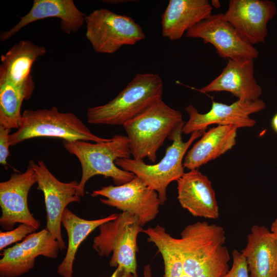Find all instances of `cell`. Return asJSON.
<instances>
[{"mask_svg":"<svg viewBox=\"0 0 277 277\" xmlns=\"http://www.w3.org/2000/svg\"><path fill=\"white\" fill-rule=\"evenodd\" d=\"M211 2L212 7L219 8L220 7V3L219 1L213 0Z\"/></svg>","mask_w":277,"mask_h":277,"instance_id":"35","label":"cell"},{"mask_svg":"<svg viewBox=\"0 0 277 277\" xmlns=\"http://www.w3.org/2000/svg\"><path fill=\"white\" fill-rule=\"evenodd\" d=\"M241 252L246 259L249 277H277V243L267 227L253 225Z\"/></svg>","mask_w":277,"mask_h":277,"instance_id":"18","label":"cell"},{"mask_svg":"<svg viewBox=\"0 0 277 277\" xmlns=\"http://www.w3.org/2000/svg\"><path fill=\"white\" fill-rule=\"evenodd\" d=\"M0 260L1 277H17L29 272L35 265L36 257L18 243L3 250Z\"/></svg>","mask_w":277,"mask_h":277,"instance_id":"25","label":"cell"},{"mask_svg":"<svg viewBox=\"0 0 277 277\" xmlns=\"http://www.w3.org/2000/svg\"><path fill=\"white\" fill-rule=\"evenodd\" d=\"M185 36L211 44L218 55L226 59L254 60L259 54L258 49L224 18L223 13L211 14L188 30Z\"/></svg>","mask_w":277,"mask_h":277,"instance_id":"11","label":"cell"},{"mask_svg":"<svg viewBox=\"0 0 277 277\" xmlns=\"http://www.w3.org/2000/svg\"><path fill=\"white\" fill-rule=\"evenodd\" d=\"M200 91H227L242 102L259 100L262 88L254 76V60H228L221 74Z\"/></svg>","mask_w":277,"mask_h":277,"instance_id":"16","label":"cell"},{"mask_svg":"<svg viewBox=\"0 0 277 277\" xmlns=\"http://www.w3.org/2000/svg\"><path fill=\"white\" fill-rule=\"evenodd\" d=\"M181 206L195 217L216 219L219 208L215 191L208 177L197 169L190 170L177 181Z\"/></svg>","mask_w":277,"mask_h":277,"instance_id":"15","label":"cell"},{"mask_svg":"<svg viewBox=\"0 0 277 277\" xmlns=\"http://www.w3.org/2000/svg\"><path fill=\"white\" fill-rule=\"evenodd\" d=\"M86 16L72 0H34L27 14L10 29L1 33L0 40L5 42L26 25L49 17L60 19L61 29L70 34L77 32L83 26Z\"/></svg>","mask_w":277,"mask_h":277,"instance_id":"17","label":"cell"},{"mask_svg":"<svg viewBox=\"0 0 277 277\" xmlns=\"http://www.w3.org/2000/svg\"><path fill=\"white\" fill-rule=\"evenodd\" d=\"M92 142L81 140L63 142L64 148L76 156L82 167V177L77 186V194L80 197L85 194L87 181L95 175L111 177L116 185L128 183L135 176L115 163L118 159L130 157L127 136L115 134L107 142Z\"/></svg>","mask_w":277,"mask_h":277,"instance_id":"2","label":"cell"},{"mask_svg":"<svg viewBox=\"0 0 277 277\" xmlns=\"http://www.w3.org/2000/svg\"><path fill=\"white\" fill-rule=\"evenodd\" d=\"M110 277H136L133 274L127 271L125 269L117 267Z\"/></svg>","mask_w":277,"mask_h":277,"instance_id":"30","label":"cell"},{"mask_svg":"<svg viewBox=\"0 0 277 277\" xmlns=\"http://www.w3.org/2000/svg\"><path fill=\"white\" fill-rule=\"evenodd\" d=\"M183 127L176 130L168 138L172 141L163 158L157 163L148 165L143 160L118 159L115 163L123 170L133 173L158 194L161 205L167 201V189L172 182L177 181L185 173L184 156L192 143L204 132L194 131L186 142L182 140Z\"/></svg>","mask_w":277,"mask_h":277,"instance_id":"6","label":"cell"},{"mask_svg":"<svg viewBox=\"0 0 277 277\" xmlns=\"http://www.w3.org/2000/svg\"><path fill=\"white\" fill-rule=\"evenodd\" d=\"M37 178V189L43 192L46 210V229L59 243L61 251L66 248L61 232L62 218L68 205L80 202L77 194L78 183L74 180L64 183L58 180L41 160L29 162Z\"/></svg>","mask_w":277,"mask_h":277,"instance_id":"10","label":"cell"},{"mask_svg":"<svg viewBox=\"0 0 277 277\" xmlns=\"http://www.w3.org/2000/svg\"><path fill=\"white\" fill-rule=\"evenodd\" d=\"M181 113L160 100L126 122L124 127L133 159L147 157L155 163L165 141L185 124Z\"/></svg>","mask_w":277,"mask_h":277,"instance_id":"4","label":"cell"},{"mask_svg":"<svg viewBox=\"0 0 277 277\" xmlns=\"http://www.w3.org/2000/svg\"><path fill=\"white\" fill-rule=\"evenodd\" d=\"M144 277H152V270L149 265H146L143 269Z\"/></svg>","mask_w":277,"mask_h":277,"instance_id":"32","label":"cell"},{"mask_svg":"<svg viewBox=\"0 0 277 277\" xmlns=\"http://www.w3.org/2000/svg\"><path fill=\"white\" fill-rule=\"evenodd\" d=\"M35 183L36 176L30 166L24 172L13 173L8 180L0 183L2 228L12 230L16 223L28 224L36 229L40 227L39 221L33 217L28 205L29 192Z\"/></svg>","mask_w":277,"mask_h":277,"instance_id":"12","label":"cell"},{"mask_svg":"<svg viewBox=\"0 0 277 277\" xmlns=\"http://www.w3.org/2000/svg\"><path fill=\"white\" fill-rule=\"evenodd\" d=\"M46 53L45 47L29 40H21L1 57L0 84L21 85L32 76L31 67Z\"/></svg>","mask_w":277,"mask_h":277,"instance_id":"21","label":"cell"},{"mask_svg":"<svg viewBox=\"0 0 277 277\" xmlns=\"http://www.w3.org/2000/svg\"><path fill=\"white\" fill-rule=\"evenodd\" d=\"M34 277H37V276H34Z\"/></svg>","mask_w":277,"mask_h":277,"instance_id":"36","label":"cell"},{"mask_svg":"<svg viewBox=\"0 0 277 277\" xmlns=\"http://www.w3.org/2000/svg\"><path fill=\"white\" fill-rule=\"evenodd\" d=\"M163 82L153 73H137L113 100L87 110L91 124L123 126L162 99Z\"/></svg>","mask_w":277,"mask_h":277,"instance_id":"3","label":"cell"},{"mask_svg":"<svg viewBox=\"0 0 277 277\" xmlns=\"http://www.w3.org/2000/svg\"><path fill=\"white\" fill-rule=\"evenodd\" d=\"M105 3H112V4H118V3H124L127 2H131L133 1H126V0H121V1H103Z\"/></svg>","mask_w":277,"mask_h":277,"instance_id":"34","label":"cell"},{"mask_svg":"<svg viewBox=\"0 0 277 277\" xmlns=\"http://www.w3.org/2000/svg\"><path fill=\"white\" fill-rule=\"evenodd\" d=\"M18 244L23 249L30 252L36 258L42 255L49 259H56L60 250L58 241L46 228L29 234Z\"/></svg>","mask_w":277,"mask_h":277,"instance_id":"26","label":"cell"},{"mask_svg":"<svg viewBox=\"0 0 277 277\" xmlns=\"http://www.w3.org/2000/svg\"><path fill=\"white\" fill-rule=\"evenodd\" d=\"M233 262L230 269L221 277H249L245 257L236 249L232 251Z\"/></svg>","mask_w":277,"mask_h":277,"instance_id":"28","label":"cell"},{"mask_svg":"<svg viewBox=\"0 0 277 277\" xmlns=\"http://www.w3.org/2000/svg\"><path fill=\"white\" fill-rule=\"evenodd\" d=\"M277 9L270 0H230L224 18L251 44L264 43Z\"/></svg>","mask_w":277,"mask_h":277,"instance_id":"14","label":"cell"},{"mask_svg":"<svg viewBox=\"0 0 277 277\" xmlns=\"http://www.w3.org/2000/svg\"><path fill=\"white\" fill-rule=\"evenodd\" d=\"M271 125L274 131L277 133V113L272 117L271 121Z\"/></svg>","mask_w":277,"mask_h":277,"instance_id":"33","label":"cell"},{"mask_svg":"<svg viewBox=\"0 0 277 277\" xmlns=\"http://www.w3.org/2000/svg\"><path fill=\"white\" fill-rule=\"evenodd\" d=\"M238 129L232 125H217L204 131L185 156L184 168L197 169L230 150L236 144Z\"/></svg>","mask_w":277,"mask_h":277,"instance_id":"20","label":"cell"},{"mask_svg":"<svg viewBox=\"0 0 277 277\" xmlns=\"http://www.w3.org/2000/svg\"><path fill=\"white\" fill-rule=\"evenodd\" d=\"M266 107L265 102L259 99L255 101L242 102L239 100L228 105L212 101L210 110L200 113L192 105L186 107L189 120L183 127L182 133L191 134L194 131H205L208 126L232 125L238 128L253 127L256 121L250 115L258 112Z\"/></svg>","mask_w":277,"mask_h":277,"instance_id":"13","label":"cell"},{"mask_svg":"<svg viewBox=\"0 0 277 277\" xmlns=\"http://www.w3.org/2000/svg\"><path fill=\"white\" fill-rule=\"evenodd\" d=\"M11 129L0 126V163L7 166V158L9 155L10 133Z\"/></svg>","mask_w":277,"mask_h":277,"instance_id":"29","label":"cell"},{"mask_svg":"<svg viewBox=\"0 0 277 277\" xmlns=\"http://www.w3.org/2000/svg\"><path fill=\"white\" fill-rule=\"evenodd\" d=\"M223 227L206 222L186 226L179 238L184 269L190 277H221L230 260Z\"/></svg>","mask_w":277,"mask_h":277,"instance_id":"1","label":"cell"},{"mask_svg":"<svg viewBox=\"0 0 277 277\" xmlns=\"http://www.w3.org/2000/svg\"><path fill=\"white\" fill-rule=\"evenodd\" d=\"M117 213L93 220L82 219L66 208L63 214L62 224L68 237L65 258L58 266L57 272L62 277H73V263L79 246L86 238L102 224L116 218Z\"/></svg>","mask_w":277,"mask_h":277,"instance_id":"22","label":"cell"},{"mask_svg":"<svg viewBox=\"0 0 277 277\" xmlns=\"http://www.w3.org/2000/svg\"><path fill=\"white\" fill-rule=\"evenodd\" d=\"M207 0H170L161 16L162 35L170 40L180 39L185 32L212 14Z\"/></svg>","mask_w":277,"mask_h":277,"instance_id":"19","label":"cell"},{"mask_svg":"<svg viewBox=\"0 0 277 277\" xmlns=\"http://www.w3.org/2000/svg\"><path fill=\"white\" fill-rule=\"evenodd\" d=\"M86 36L97 53L112 54L121 47L144 39L142 28L131 17L101 8L85 17Z\"/></svg>","mask_w":277,"mask_h":277,"instance_id":"8","label":"cell"},{"mask_svg":"<svg viewBox=\"0 0 277 277\" xmlns=\"http://www.w3.org/2000/svg\"><path fill=\"white\" fill-rule=\"evenodd\" d=\"M34 88L32 76L21 85L0 84V126L11 129L19 127L22 103L30 98Z\"/></svg>","mask_w":277,"mask_h":277,"instance_id":"23","label":"cell"},{"mask_svg":"<svg viewBox=\"0 0 277 277\" xmlns=\"http://www.w3.org/2000/svg\"><path fill=\"white\" fill-rule=\"evenodd\" d=\"M143 232L147 235V241L156 247L162 256L164 277H190L183 267L179 238L172 236L159 225L144 229Z\"/></svg>","mask_w":277,"mask_h":277,"instance_id":"24","label":"cell"},{"mask_svg":"<svg viewBox=\"0 0 277 277\" xmlns=\"http://www.w3.org/2000/svg\"><path fill=\"white\" fill-rule=\"evenodd\" d=\"M40 137L95 143L110 140L94 134L77 115L71 112H60L55 106L49 109L25 110L21 126L10 135V146Z\"/></svg>","mask_w":277,"mask_h":277,"instance_id":"5","label":"cell"},{"mask_svg":"<svg viewBox=\"0 0 277 277\" xmlns=\"http://www.w3.org/2000/svg\"><path fill=\"white\" fill-rule=\"evenodd\" d=\"M270 231L273 234L277 243V219L272 223Z\"/></svg>","mask_w":277,"mask_h":277,"instance_id":"31","label":"cell"},{"mask_svg":"<svg viewBox=\"0 0 277 277\" xmlns=\"http://www.w3.org/2000/svg\"><path fill=\"white\" fill-rule=\"evenodd\" d=\"M136 216L122 212L114 220L98 227L99 234L94 237L92 247L100 256H112L109 265L121 267L138 277L136 254L137 238L143 229Z\"/></svg>","mask_w":277,"mask_h":277,"instance_id":"7","label":"cell"},{"mask_svg":"<svg viewBox=\"0 0 277 277\" xmlns=\"http://www.w3.org/2000/svg\"><path fill=\"white\" fill-rule=\"evenodd\" d=\"M91 195L104 196L100 199L103 204L135 215L142 227L156 217L161 205L157 193L136 175L123 185L94 190Z\"/></svg>","mask_w":277,"mask_h":277,"instance_id":"9","label":"cell"},{"mask_svg":"<svg viewBox=\"0 0 277 277\" xmlns=\"http://www.w3.org/2000/svg\"><path fill=\"white\" fill-rule=\"evenodd\" d=\"M36 230L32 226L21 224L14 229L0 232V250H4L8 246L22 240L27 235L33 233Z\"/></svg>","mask_w":277,"mask_h":277,"instance_id":"27","label":"cell"}]
</instances>
